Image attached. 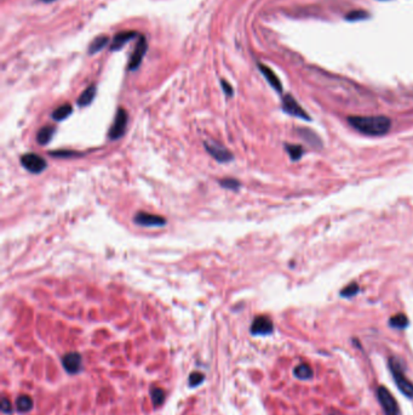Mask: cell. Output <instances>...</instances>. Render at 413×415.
I'll return each mask as SVG.
<instances>
[{
	"label": "cell",
	"mask_w": 413,
	"mask_h": 415,
	"mask_svg": "<svg viewBox=\"0 0 413 415\" xmlns=\"http://www.w3.org/2000/svg\"><path fill=\"white\" fill-rule=\"evenodd\" d=\"M21 164L27 172L32 174H40L47 167V163L41 155L35 153H26L21 157Z\"/></svg>",
	"instance_id": "277c9868"
},
{
	"label": "cell",
	"mask_w": 413,
	"mask_h": 415,
	"mask_svg": "<svg viewBox=\"0 0 413 415\" xmlns=\"http://www.w3.org/2000/svg\"><path fill=\"white\" fill-rule=\"evenodd\" d=\"M41 2H45V4H50V2H54L56 1V0H40Z\"/></svg>",
	"instance_id": "4dcf8cb0"
},
{
	"label": "cell",
	"mask_w": 413,
	"mask_h": 415,
	"mask_svg": "<svg viewBox=\"0 0 413 415\" xmlns=\"http://www.w3.org/2000/svg\"><path fill=\"white\" fill-rule=\"evenodd\" d=\"M204 374L203 373H199V371H194V373L190 374L189 376V386L190 387H195L198 386V385H200L201 382L204 381Z\"/></svg>",
	"instance_id": "83f0119b"
},
{
	"label": "cell",
	"mask_w": 413,
	"mask_h": 415,
	"mask_svg": "<svg viewBox=\"0 0 413 415\" xmlns=\"http://www.w3.org/2000/svg\"><path fill=\"white\" fill-rule=\"evenodd\" d=\"M377 396H378V401L381 403L383 411L385 415H397L399 414V406L392 394L390 393L389 390L387 387L381 386L377 391Z\"/></svg>",
	"instance_id": "8992f818"
},
{
	"label": "cell",
	"mask_w": 413,
	"mask_h": 415,
	"mask_svg": "<svg viewBox=\"0 0 413 415\" xmlns=\"http://www.w3.org/2000/svg\"><path fill=\"white\" fill-rule=\"evenodd\" d=\"M150 398H152L153 404L154 407H159L164 403V399H165V392L159 387H152L150 390Z\"/></svg>",
	"instance_id": "603a6c76"
},
{
	"label": "cell",
	"mask_w": 413,
	"mask_h": 415,
	"mask_svg": "<svg viewBox=\"0 0 413 415\" xmlns=\"http://www.w3.org/2000/svg\"><path fill=\"white\" fill-rule=\"evenodd\" d=\"M128 123V114L124 108H119L114 117V122H113L112 127H110L109 132H108V137L110 140H119L120 137L124 136L125 131H126V127Z\"/></svg>",
	"instance_id": "3957f363"
},
{
	"label": "cell",
	"mask_w": 413,
	"mask_h": 415,
	"mask_svg": "<svg viewBox=\"0 0 413 415\" xmlns=\"http://www.w3.org/2000/svg\"><path fill=\"white\" fill-rule=\"evenodd\" d=\"M96 96V85L91 84L90 87H87L84 91L82 92V95L79 96V99L77 100V104L79 107H86L94 101Z\"/></svg>",
	"instance_id": "9a60e30c"
},
{
	"label": "cell",
	"mask_w": 413,
	"mask_h": 415,
	"mask_svg": "<svg viewBox=\"0 0 413 415\" xmlns=\"http://www.w3.org/2000/svg\"><path fill=\"white\" fill-rule=\"evenodd\" d=\"M409 318L404 313H397L389 319L390 327L395 329H405L409 326Z\"/></svg>",
	"instance_id": "ffe728a7"
},
{
	"label": "cell",
	"mask_w": 413,
	"mask_h": 415,
	"mask_svg": "<svg viewBox=\"0 0 413 415\" xmlns=\"http://www.w3.org/2000/svg\"><path fill=\"white\" fill-rule=\"evenodd\" d=\"M273 322L267 316H257L251 324V334L252 335H269L273 333Z\"/></svg>",
	"instance_id": "9c48e42d"
},
{
	"label": "cell",
	"mask_w": 413,
	"mask_h": 415,
	"mask_svg": "<svg viewBox=\"0 0 413 415\" xmlns=\"http://www.w3.org/2000/svg\"><path fill=\"white\" fill-rule=\"evenodd\" d=\"M72 112H73L72 105L64 104L62 106H60V107H57L56 109L52 112L51 117H52V119L56 120V122H62V120L67 119V118L69 117L70 114H72Z\"/></svg>",
	"instance_id": "2e32d148"
},
{
	"label": "cell",
	"mask_w": 413,
	"mask_h": 415,
	"mask_svg": "<svg viewBox=\"0 0 413 415\" xmlns=\"http://www.w3.org/2000/svg\"><path fill=\"white\" fill-rule=\"evenodd\" d=\"M258 68L259 70H261L262 74L264 75L267 82L269 83V85H270L275 91L283 92V84H281L280 79H279L278 75H276L273 70L269 68V67H267L266 65H262V64H258Z\"/></svg>",
	"instance_id": "7c38bea8"
},
{
	"label": "cell",
	"mask_w": 413,
	"mask_h": 415,
	"mask_svg": "<svg viewBox=\"0 0 413 415\" xmlns=\"http://www.w3.org/2000/svg\"><path fill=\"white\" fill-rule=\"evenodd\" d=\"M33 399L27 394H22L16 399V408L17 411L21 413H27V412L32 411L33 408Z\"/></svg>",
	"instance_id": "d6986e66"
},
{
	"label": "cell",
	"mask_w": 413,
	"mask_h": 415,
	"mask_svg": "<svg viewBox=\"0 0 413 415\" xmlns=\"http://www.w3.org/2000/svg\"><path fill=\"white\" fill-rule=\"evenodd\" d=\"M147 39L143 35H140L137 44H136L135 51L132 52L130 61H128V70H135L140 67L143 57H145V52H147Z\"/></svg>",
	"instance_id": "30bf717a"
},
{
	"label": "cell",
	"mask_w": 413,
	"mask_h": 415,
	"mask_svg": "<svg viewBox=\"0 0 413 415\" xmlns=\"http://www.w3.org/2000/svg\"><path fill=\"white\" fill-rule=\"evenodd\" d=\"M367 17H369V14H367V12L362 11V10H355V11L349 12V14L347 15L346 20L350 22H355V21H361V20H366Z\"/></svg>",
	"instance_id": "484cf974"
},
{
	"label": "cell",
	"mask_w": 413,
	"mask_h": 415,
	"mask_svg": "<svg viewBox=\"0 0 413 415\" xmlns=\"http://www.w3.org/2000/svg\"><path fill=\"white\" fill-rule=\"evenodd\" d=\"M204 146L206 148V152L215 158L218 163H229L234 159L233 153L229 152L223 145L216 142V141H206L204 142Z\"/></svg>",
	"instance_id": "5b68a950"
},
{
	"label": "cell",
	"mask_w": 413,
	"mask_h": 415,
	"mask_svg": "<svg viewBox=\"0 0 413 415\" xmlns=\"http://www.w3.org/2000/svg\"><path fill=\"white\" fill-rule=\"evenodd\" d=\"M294 375L301 380H307V379H310L313 376V371L308 364L302 363L294 368Z\"/></svg>",
	"instance_id": "44dd1931"
},
{
	"label": "cell",
	"mask_w": 413,
	"mask_h": 415,
	"mask_svg": "<svg viewBox=\"0 0 413 415\" xmlns=\"http://www.w3.org/2000/svg\"><path fill=\"white\" fill-rule=\"evenodd\" d=\"M283 109L284 112L287 114L292 115V117L301 118L303 120H310V117L308 115V113L302 108V106L297 102V100L294 97H292L291 95H285L283 99Z\"/></svg>",
	"instance_id": "ba28073f"
},
{
	"label": "cell",
	"mask_w": 413,
	"mask_h": 415,
	"mask_svg": "<svg viewBox=\"0 0 413 415\" xmlns=\"http://www.w3.org/2000/svg\"><path fill=\"white\" fill-rule=\"evenodd\" d=\"M286 152L289 153V158L292 160L301 159L302 155L304 154V148L299 145H291V143H286L285 145Z\"/></svg>",
	"instance_id": "7402d4cb"
},
{
	"label": "cell",
	"mask_w": 413,
	"mask_h": 415,
	"mask_svg": "<svg viewBox=\"0 0 413 415\" xmlns=\"http://www.w3.org/2000/svg\"><path fill=\"white\" fill-rule=\"evenodd\" d=\"M55 132H56V128L54 125H45L40 128L37 134V142L41 146L47 145L52 140Z\"/></svg>",
	"instance_id": "5bb4252c"
},
{
	"label": "cell",
	"mask_w": 413,
	"mask_h": 415,
	"mask_svg": "<svg viewBox=\"0 0 413 415\" xmlns=\"http://www.w3.org/2000/svg\"><path fill=\"white\" fill-rule=\"evenodd\" d=\"M348 123L367 136H382L392 128V120L385 115H351L348 118Z\"/></svg>",
	"instance_id": "6da1fadb"
},
{
	"label": "cell",
	"mask_w": 413,
	"mask_h": 415,
	"mask_svg": "<svg viewBox=\"0 0 413 415\" xmlns=\"http://www.w3.org/2000/svg\"><path fill=\"white\" fill-rule=\"evenodd\" d=\"M62 366L64 371L69 374H77L83 368L82 354L78 352H68L62 357Z\"/></svg>",
	"instance_id": "8fae6325"
},
{
	"label": "cell",
	"mask_w": 413,
	"mask_h": 415,
	"mask_svg": "<svg viewBox=\"0 0 413 415\" xmlns=\"http://www.w3.org/2000/svg\"><path fill=\"white\" fill-rule=\"evenodd\" d=\"M221 85H222V89H223L224 94H226V96H227V97L233 96V95H234L233 87H231V85L229 84V83L227 82V80H224V79L221 80Z\"/></svg>",
	"instance_id": "f1b7e54d"
},
{
	"label": "cell",
	"mask_w": 413,
	"mask_h": 415,
	"mask_svg": "<svg viewBox=\"0 0 413 415\" xmlns=\"http://www.w3.org/2000/svg\"><path fill=\"white\" fill-rule=\"evenodd\" d=\"M0 407H1L2 413H5V414H10V413H11V412H12L11 402H10L9 399L6 398V397H4V398L1 399V404H0Z\"/></svg>",
	"instance_id": "f546056e"
},
{
	"label": "cell",
	"mask_w": 413,
	"mask_h": 415,
	"mask_svg": "<svg viewBox=\"0 0 413 415\" xmlns=\"http://www.w3.org/2000/svg\"><path fill=\"white\" fill-rule=\"evenodd\" d=\"M360 288L357 285V283H350L349 285H347L346 288H343L341 290V296L342 298H352V296L356 295L359 293Z\"/></svg>",
	"instance_id": "d4e9b609"
},
{
	"label": "cell",
	"mask_w": 413,
	"mask_h": 415,
	"mask_svg": "<svg viewBox=\"0 0 413 415\" xmlns=\"http://www.w3.org/2000/svg\"><path fill=\"white\" fill-rule=\"evenodd\" d=\"M299 135H301V137L303 138V140H306L309 145L313 146V147H321L322 146L320 137L315 132L311 131L310 129H301L299 130Z\"/></svg>",
	"instance_id": "e0dca14e"
},
{
	"label": "cell",
	"mask_w": 413,
	"mask_h": 415,
	"mask_svg": "<svg viewBox=\"0 0 413 415\" xmlns=\"http://www.w3.org/2000/svg\"><path fill=\"white\" fill-rule=\"evenodd\" d=\"M109 39H108L107 35H100V37H96L94 40L91 42L89 46V54L94 55L96 52H100L101 50H103L105 47V45L108 44Z\"/></svg>",
	"instance_id": "ac0fdd59"
},
{
	"label": "cell",
	"mask_w": 413,
	"mask_h": 415,
	"mask_svg": "<svg viewBox=\"0 0 413 415\" xmlns=\"http://www.w3.org/2000/svg\"><path fill=\"white\" fill-rule=\"evenodd\" d=\"M133 222L143 227H161L166 225V218L163 216L155 215V214L145 213V211H138L133 218Z\"/></svg>",
	"instance_id": "52a82bcc"
},
{
	"label": "cell",
	"mask_w": 413,
	"mask_h": 415,
	"mask_svg": "<svg viewBox=\"0 0 413 415\" xmlns=\"http://www.w3.org/2000/svg\"><path fill=\"white\" fill-rule=\"evenodd\" d=\"M136 37H137V33L132 31H125L115 34V37L113 38L112 44H110V50H112V51H119V50L123 49V46H124L126 43L132 40L133 38Z\"/></svg>",
	"instance_id": "4fadbf2b"
},
{
	"label": "cell",
	"mask_w": 413,
	"mask_h": 415,
	"mask_svg": "<svg viewBox=\"0 0 413 415\" xmlns=\"http://www.w3.org/2000/svg\"><path fill=\"white\" fill-rule=\"evenodd\" d=\"M389 367L392 371V375H394V380L396 382L397 387L402 393L406 394L410 398H413V384L405 375L404 371L401 368V364L397 361L395 357H390L389 359Z\"/></svg>",
	"instance_id": "7a4b0ae2"
},
{
	"label": "cell",
	"mask_w": 413,
	"mask_h": 415,
	"mask_svg": "<svg viewBox=\"0 0 413 415\" xmlns=\"http://www.w3.org/2000/svg\"><path fill=\"white\" fill-rule=\"evenodd\" d=\"M218 183H220L221 187L226 188V190H229V191H238L241 186V183L239 182L236 178H231V177L221 178V180L218 181Z\"/></svg>",
	"instance_id": "cb8c5ba5"
},
{
	"label": "cell",
	"mask_w": 413,
	"mask_h": 415,
	"mask_svg": "<svg viewBox=\"0 0 413 415\" xmlns=\"http://www.w3.org/2000/svg\"><path fill=\"white\" fill-rule=\"evenodd\" d=\"M50 155L56 157V158H70V157H77V155H80V153L74 152V151L60 150V151H52V152H50Z\"/></svg>",
	"instance_id": "4316f807"
}]
</instances>
